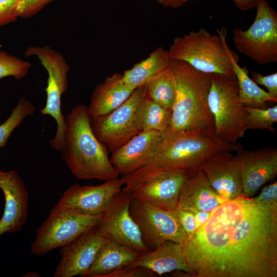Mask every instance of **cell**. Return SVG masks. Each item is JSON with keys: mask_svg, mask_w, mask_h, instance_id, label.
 Here are the masks:
<instances>
[{"mask_svg": "<svg viewBox=\"0 0 277 277\" xmlns=\"http://www.w3.org/2000/svg\"><path fill=\"white\" fill-rule=\"evenodd\" d=\"M183 249L189 276L277 277V203L227 201Z\"/></svg>", "mask_w": 277, "mask_h": 277, "instance_id": "6da1fadb", "label": "cell"}, {"mask_svg": "<svg viewBox=\"0 0 277 277\" xmlns=\"http://www.w3.org/2000/svg\"><path fill=\"white\" fill-rule=\"evenodd\" d=\"M236 143L225 142L214 135L196 132H165L160 148L153 161L138 170L122 176L123 189L131 191L157 176L168 173L188 174L200 170L211 157L242 148Z\"/></svg>", "mask_w": 277, "mask_h": 277, "instance_id": "7a4b0ae2", "label": "cell"}, {"mask_svg": "<svg viewBox=\"0 0 277 277\" xmlns=\"http://www.w3.org/2000/svg\"><path fill=\"white\" fill-rule=\"evenodd\" d=\"M61 156L71 172L83 180L107 181L119 177L109 151L95 135L88 106L76 105L66 117Z\"/></svg>", "mask_w": 277, "mask_h": 277, "instance_id": "3957f363", "label": "cell"}, {"mask_svg": "<svg viewBox=\"0 0 277 277\" xmlns=\"http://www.w3.org/2000/svg\"><path fill=\"white\" fill-rule=\"evenodd\" d=\"M171 67L176 91L170 126L166 131L214 135V120L208 103L211 74L197 70L181 60H171Z\"/></svg>", "mask_w": 277, "mask_h": 277, "instance_id": "277c9868", "label": "cell"}, {"mask_svg": "<svg viewBox=\"0 0 277 277\" xmlns=\"http://www.w3.org/2000/svg\"><path fill=\"white\" fill-rule=\"evenodd\" d=\"M211 34L204 28L175 37L168 52L171 60H181L201 72L236 79L226 41V28Z\"/></svg>", "mask_w": 277, "mask_h": 277, "instance_id": "5b68a950", "label": "cell"}, {"mask_svg": "<svg viewBox=\"0 0 277 277\" xmlns=\"http://www.w3.org/2000/svg\"><path fill=\"white\" fill-rule=\"evenodd\" d=\"M238 93L236 80L220 74H211L208 103L214 120L215 135L231 144L236 143L247 130L248 114Z\"/></svg>", "mask_w": 277, "mask_h": 277, "instance_id": "8992f818", "label": "cell"}, {"mask_svg": "<svg viewBox=\"0 0 277 277\" xmlns=\"http://www.w3.org/2000/svg\"><path fill=\"white\" fill-rule=\"evenodd\" d=\"M101 215L84 214L56 203L37 229L35 239L31 245V252L35 255H42L69 244L96 227Z\"/></svg>", "mask_w": 277, "mask_h": 277, "instance_id": "52a82bcc", "label": "cell"}, {"mask_svg": "<svg viewBox=\"0 0 277 277\" xmlns=\"http://www.w3.org/2000/svg\"><path fill=\"white\" fill-rule=\"evenodd\" d=\"M25 55L26 57L37 56L48 73L47 86L45 89L46 102L40 112L42 115H50L55 120L57 130L54 137L49 143L53 149L61 151L66 129V117L61 110V97L68 88L69 65L61 53L47 45L29 47Z\"/></svg>", "mask_w": 277, "mask_h": 277, "instance_id": "ba28073f", "label": "cell"}, {"mask_svg": "<svg viewBox=\"0 0 277 277\" xmlns=\"http://www.w3.org/2000/svg\"><path fill=\"white\" fill-rule=\"evenodd\" d=\"M256 14L249 28L238 27L232 31V41L238 50L257 64L277 62V13L267 0H258Z\"/></svg>", "mask_w": 277, "mask_h": 277, "instance_id": "9c48e42d", "label": "cell"}, {"mask_svg": "<svg viewBox=\"0 0 277 277\" xmlns=\"http://www.w3.org/2000/svg\"><path fill=\"white\" fill-rule=\"evenodd\" d=\"M129 211L149 250L166 241L182 245L186 242L187 235L180 223L176 210H163L132 197Z\"/></svg>", "mask_w": 277, "mask_h": 277, "instance_id": "30bf717a", "label": "cell"}, {"mask_svg": "<svg viewBox=\"0 0 277 277\" xmlns=\"http://www.w3.org/2000/svg\"><path fill=\"white\" fill-rule=\"evenodd\" d=\"M132 197L131 191L122 188L102 214L96 228L108 241L141 252L147 251L149 249L144 244L139 228L130 213Z\"/></svg>", "mask_w": 277, "mask_h": 277, "instance_id": "8fae6325", "label": "cell"}, {"mask_svg": "<svg viewBox=\"0 0 277 277\" xmlns=\"http://www.w3.org/2000/svg\"><path fill=\"white\" fill-rule=\"evenodd\" d=\"M145 96L144 85L135 88L129 97L114 110L91 119L95 135L109 151L114 152L140 132L135 125V113Z\"/></svg>", "mask_w": 277, "mask_h": 277, "instance_id": "7c38bea8", "label": "cell"}, {"mask_svg": "<svg viewBox=\"0 0 277 277\" xmlns=\"http://www.w3.org/2000/svg\"><path fill=\"white\" fill-rule=\"evenodd\" d=\"M234 155L241 177L243 195L252 197L277 175V149L268 147L254 150L242 148Z\"/></svg>", "mask_w": 277, "mask_h": 277, "instance_id": "4fadbf2b", "label": "cell"}, {"mask_svg": "<svg viewBox=\"0 0 277 277\" xmlns=\"http://www.w3.org/2000/svg\"><path fill=\"white\" fill-rule=\"evenodd\" d=\"M165 132L141 131L112 152L110 160L122 176L130 174L151 163L157 155Z\"/></svg>", "mask_w": 277, "mask_h": 277, "instance_id": "5bb4252c", "label": "cell"}, {"mask_svg": "<svg viewBox=\"0 0 277 277\" xmlns=\"http://www.w3.org/2000/svg\"><path fill=\"white\" fill-rule=\"evenodd\" d=\"M124 185L122 177L107 180L96 186L75 184L65 191L58 203L84 214H101Z\"/></svg>", "mask_w": 277, "mask_h": 277, "instance_id": "9a60e30c", "label": "cell"}, {"mask_svg": "<svg viewBox=\"0 0 277 277\" xmlns=\"http://www.w3.org/2000/svg\"><path fill=\"white\" fill-rule=\"evenodd\" d=\"M107 241L95 227L61 247V259L53 276H83L92 265L100 248Z\"/></svg>", "mask_w": 277, "mask_h": 277, "instance_id": "2e32d148", "label": "cell"}, {"mask_svg": "<svg viewBox=\"0 0 277 277\" xmlns=\"http://www.w3.org/2000/svg\"><path fill=\"white\" fill-rule=\"evenodd\" d=\"M0 189L5 201L0 219L1 236L22 229L28 217L29 194L23 179L15 170L0 169Z\"/></svg>", "mask_w": 277, "mask_h": 277, "instance_id": "e0dca14e", "label": "cell"}, {"mask_svg": "<svg viewBox=\"0 0 277 277\" xmlns=\"http://www.w3.org/2000/svg\"><path fill=\"white\" fill-rule=\"evenodd\" d=\"M200 170L213 189L227 201L243 194L239 167L232 152L215 155Z\"/></svg>", "mask_w": 277, "mask_h": 277, "instance_id": "ac0fdd59", "label": "cell"}, {"mask_svg": "<svg viewBox=\"0 0 277 277\" xmlns=\"http://www.w3.org/2000/svg\"><path fill=\"white\" fill-rule=\"evenodd\" d=\"M188 174H164L143 183L131 191L133 197L160 209L175 211L180 189Z\"/></svg>", "mask_w": 277, "mask_h": 277, "instance_id": "d6986e66", "label": "cell"}, {"mask_svg": "<svg viewBox=\"0 0 277 277\" xmlns=\"http://www.w3.org/2000/svg\"><path fill=\"white\" fill-rule=\"evenodd\" d=\"M227 201L211 187L201 170L188 174L180 191L177 209L211 212Z\"/></svg>", "mask_w": 277, "mask_h": 277, "instance_id": "ffe728a7", "label": "cell"}, {"mask_svg": "<svg viewBox=\"0 0 277 277\" xmlns=\"http://www.w3.org/2000/svg\"><path fill=\"white\" fill-rule=\"evenodd\" d=\"M127 265L147 268L158 275L181 270L189 276L190 270L183 245L172 241H166L153 250L141 252L135 261Z\"/></svg>", "mask_w": 277, "mask_h": 277, "instance_id": "44dd1931", "label": "cell"}, {"mask_svg": "<svg viewBox=\"0 0 277 277\" xmlns=\"http://www.w3.org/2000/svg\"><path fill=\"white\" fill-rule=\"evenodd\" d=\"M134 89L124 83L120 73L107 76L93 91L88 106L91 119L104 116L117 108L129 97Z\"/></svg>", "mask_w": 277, "mask_h": 277, "instance_id": "7402d4cb", "label": "cell"}, {"mask_svg": "<svg viewBox=\"0 0 277 277\" xmlns=\"http://www.w3.org/2000/svg\"><path fill=\"white\" fill-rule=\"evenodd\" d=\"M141 252L107 241L98 250L83 277H105L108 273L135 261Z\"/></svg>", "mask_w": 277, "mask_h": 277, "instance_id": "603a6c76", "label": "cell"}, {"mask_svg": "<svg viewBox=\"0 0 277 277\" xmlns=\"http://www.w3.org/2000/svg\"><path fill=\"white\" fill-rule=\"evenodd\" d=\"M171 59L168 51L159 47L148 56L134 64L122 74L124 83L134 89L147 83L170 66Z\"/></svg>", "mask_w": 277, "mask_h": 277, "instance_id": "cb8c5ba5", "label": "cell"}, {"mask_svg": "<svg viewBox=\"0 0 277 277\" xmlns=\"http://www.w3.org/2000/svg\"><path fill=\"white\" fill-rule=\"evenodd\" d=\"M230 58L234 70L239 86V98L245 106L266 109L267 102H276L277 98L261 88L248 75V70L238 63L239 57L232 51Z\"/></svg>", "mask_w": 277, "mask_h": 277, "instance_id": "d4e9b609", "label": "cell"}, {"mask_svg": "<svg viewBox=\"0 0 277 277\" xmlns=\"http://www.w3.org/2000/svg\"><path fill=\"white\" fill-rule=\"evenodd\" d=\"M171 114L172 110L145 96L136 109L135 125L138 132L155 130L164 132L169 129Z\"/></svg>", "mask_w": 277, "mask_h": 277, "instance_id": "484cf974", "label": "cell"}, {"mask_svg": "<svg viewBox=\"0 0 277 277\" xmlns=\"http://www.w3.org/2000/svg\"><path fill=\"white\" fill-rule=\"evenodd\" d=\"M145 97L172 110L175 97V81L170 66L145 85Z\"/></svg>", "mask_w": 277, "mask_h": 277, "instance_id": "4316f807", "label": "cell"}, {"mask_svg": "<svg viewBox=\"0 0 277 277\" xmlns=\"http://www.w3.org/2000/svg\"><path fill=\"white\" fill-rule=\"evenodd\" d=\"M35 111L34 106L24 97H20L16 106L7 120L0 125V148L4 147L14 129L19 126L25 118Z\"/></svg>", "mask_w": 277, "mask_h": 277, "instance_id": "83f0119b", "label": "cell"}, {"mask_svg": "<svg viewBox=\"0 0 277 277\" xmlns=\"http://www.w3.org/2000/svg\"><path fill=\"white\" fill-rule=\"evenodd\" d=\"M247 112V130L267 129L275 133L273 125L277 122V106L266 109L245 106Z\"/></svg>", "mask_w": 277, "mask_h": 277, "instance_id": "f1b7e54d", "label": "cell"}, {"mask_svg": "<svg viewBox=\"0 0 277 277\" xmlns=\"http://www.w3.org/2000/svg\"><path fill=\"white\" fill-rule=\"evenodd\" d=\"M31 64L0 50V79L12 76L20 80L27 76Z\"/></svg>", "mask_w": 277, "mask_h": 277, "instance_id": "f546056e", "label": "cell"}, {"mask_svg": "<svg viewBox=\"0 0 277 277\" xmlns=\"http://www.w3.org/2000/svg\"><path fill=\"white\" fill-rule=\"evenodd\" d=\"M54 0H21L17 5L15 13L17 17L28 18L36 14L46 5Z\"/></svg>", "mask_w": 277, "mask_h": 277, "instance_id": "4dcf8cb0", "label": "cell"}, {"mask_svg": "<svg viewBox=\"0 0 277 277\" xmlns=\"http://www.w3.org/2000/svg\"><path fill=\"white\" fill-rule=\"evenodd\" d=\"M156 275L147 268L126 265L108 273L105 277H155Z\"/></svg>", "mask_w": 277, "mask_h": 277, "instance_id": "1f68e13d", "label": "cell"}, {"mask_svg": "<svg viewBox=\"0 0 277 277\" xmlns=\"http://www.w3.org/2000/svg\"><path fill=\"white\" fill-rule=\"evenodd\" d=\"M21 1V0H0V27L15 22L17 19L15 10Z\"/></svg>", "mask_w": 277, "mask_h": 277, "instance_id": "d6a6232c", "label": "cell"}, {"mask_svg": "<svg viewBox=\"0 0 277 277\" xmlns=\"http://www.w3.org/2000/svg\"><path fill=\"white\" fill-rule=\"evenodd\" d=\"M180 223L187 236L198 229V224L194 213L189 210L176 209Z\"/></svg>", "mask_w": 277, "mask_h": 277, "instance_id": "836d02e7", "label": "cell"}, {"mask_svg": "<svg viewBox=\"0 0 277 277\" xmlns=\"http://www.w3.org/2000/svg\"><path fill=\"white\" fill-rule=\"evenodd\" d=\"M252 80L258 85L265 86L268 92L273 97L277 98V73L263 76L257 72H252Z\"/></svg>", "mask_w": 277, "mask_h": 277, "instance_id": "e575fe53", "label": "cell"}, {"mask_svg": "<svg viewBox=\"0 0 277 277\" xmlns=\"http://www.w3.org/2000/svg\"><path fill=\"white\" fill-rule=\"evenodd\" d=\"M252 199L259 202L277 203V182H274L264 186L260 194Z\"/></svg>", "mask_w": 277, "mask_h": 277, "instance_id": "d590c367", "label": "cell"}, {"mask_svg": "<svg viewBox=\"0 0 277 277\" xmlns=\"http://www.w3.org/2000/svg\"><path fill=\"white\" fill-rule=\"evenodd\" d=\"M178 2L183 6V5L189 1L195 0H177ZM200 1V0H195ZM235 6L240 10L248 11L255 7L258 0H232Z\"/></svg>", "mask_w": 277, "mask_h": 277, "instance_id": "8d00e7d4", "label": "cell"}, {"mask_svg": "<svg viewBox=\"0 0 277 277\" xmlns=\"http://www.w3.org/2000/svg\"><path fill=\"white\" fill-rule=\"evenodd\" d=\"M192 212L194 213L196 219L198 229L207 221L211 212L204 210H195Z\"/></svg>", "mask_w": 277, "mask_h": 277, "instance_id": "74e56055", "label": "cell"}, {"mask_svg": "<svg viewBox=\"0 0 277 277\" xmlns=\"http://www.w3.org/2000/svg\"><path fill=\"white\" fill-rule=\"evenodd\" d=\"M165 7H171L177 8L182 7V5L177 0H155Z\"/></svg>", "mask_w": 277, "mask_h": 277, "instance_id": "f35d334b", "label": "cell"}, {"mask_svg": "<svg viewBox=\"0 0 277 277\" xmlns=\"http://www.w3.org/2000/svg\"><path fill=\"white\" fill-rule=\"evenodd\" d=\"M24 275V276H39V275L35 271H31L29 272L28 273Z\"/></svg>", "mask_w": 277, "mask_h": 277, "instance_id": "ab89813d", "label": "cell"}]
</instances>
